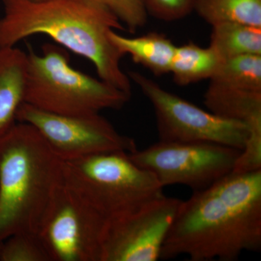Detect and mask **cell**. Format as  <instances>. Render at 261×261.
Segmentation results:
<instances>
[{"instance_id":"1","label":"cell","mask_w":261,"mask_h":261,"mask_svg":"<svg viewBox=\"0 0 261 261\" xmlns=\"http://www.w3.org/2000/svg\"><path fill=\"white\" fill-rule=\"evenodd\" d=\"M261 249V170L231 172L193 192L170 228L161 259L235 261Z\"/></svg>"},{"instance_id":"2","label":"cell","mask_w":261,"mask_h":261,"mask_svg":"<svg viewBox=\"0 0 261 261\" xmlns=\"http://www.w3.org/2000/svg\"><path fill=\"white\" fill-rule=\"evenodd\" d=\"M0 48L13 47L35 34H44L62 47L92 62L98 76L132 96L123 71V55L113 44L111 31L123 30L114 15L93 0H2Z\"/></svg>"},{"instance_id":"3","label":"cell","mask_w":261,"mask_h":261,"mask_svg":"<svg viewBox=\"0 0 261 261\" xmlns=\"http://www.w3.org/2000/svg\"><path fill=\"white\" fill-rule=\"evenodd\" d=\"M61 181L62 160L34 126L16 123L0 142V244L37 232Z\"/></svg>"},{"instance_id":"4","label":"cell","mask_w":261,"mask_h":261,"mask_svg":"<svg viewBox=\"0 0 261 261\" xmlns=\"http://www.w3.org/2000/svg\"><path fill=\"white\" fill-rule=\"evenodd\" d=\"M63 47L44 44L42 54L27 53L24 103L63 116L119 110L130 96L102 80L75 70Z\"/></svg>"},{"instance_id":"5","label":"cell","mask_w":261,"mask_h":261,"mask_svg":"<svg viewBox=\"0 0 261 261\" xmlns=\"http://www.w3.org/2000/svg\"><path fill=\"white\" fill-rule=\"evenodd\" d=\"M62 181L107 220L163 195L153 173L123 151L62 161Z\"/></svg>"},{"instance_id":"6","label":"cell","mask_w":261,"mask_h":261,"mask_svg":"<svg viewBox=\"0 0 261 261\" xmlns=\"http://www.w3.org/2000/svg\"><path fill=\"white\" fill-rule=\"evenodd\" d=\"M128 77L153 108L160 141L207 142L243 149L248 135L245 123L204 111L139 72H130Z\"/></svg>"},{"instance_id":"7","label":"cell","mask_w":261,"mask_h":261,"mask_svg":"<svg viewBox=\"0 0 261 261\" xmlns=\"http://www.w3.org/2000/svg\"><path fill=\"white\" fill-rule=\"evenodd\" d=\"M107 219L61 181L39 229L51 261H101Z\"/></svg>"},{"instance_id":"8","label":"cell","mask_w":261,"mask_h":261,"mask_svg":"<svg viewBox=\"0 0 261 261\" xmlns=\"http://www.w3.org/2000/svg\"><path fill=\"white\" fill-rule=\"evenodd\" d=\"M240 152L218 144L159 140L129 156L136 164L153 173L163 188L184 185L195 192L232 172Z\"/></svg>"},{"instance_id":"9","label":"cell","mask_w":261,"mask_h":261,"mask_svg":"<svg viewBox=\"0 0 261 261\" xmlns=\"http://www.w3.org/2000/svg\"><path fill=\"white\" fill-rule=\"evenodd\" d=\"M17 121L34 126L62 161L117 151L130 153L137 149L133 138L119 133L100 113L63 116L23 102Z\"/></svg>"},{"instance_id":"10","label":"cell","mask_w":261,"mask_h":261,"mask_svg":"<svg viewBox=\"0 0 261 261\" xmlns=\"http://www.w3.org/2000/svg\"><path fill=\"white\" fill-rule=\"evenodd\" d=\"M181 200L160 196L121 216L107 220L101 261H156Z\"/></svg>"},{"instance_id":"11","label":"cell","mask_w":261,"mask_h":261,"mask_svg":"<svg viewBox=\"0 0 261 261\" xmlns=\"http://www.w3.org/2000/svg\"><path fill=\"white\" fill-rule=\"evenodd\" d=\"M27 70V53L15 47L0 48V142L16 124Z\"/></svg>"},{"instance_id":"12","label":"cell","mask_w":261,"mask_h":261,"mask_svg":"<svg viewBox=\"0 0 261 261\" xmlns=\"http://www.w3.org/2000/svg\"><path fill=\"white\" fill-rule=\"evenodd\" d=\"M204 103L216 116L245 123L249 132L261 130V92L210 83L204 96Z\"/></svg>"},{"instance_id":"13","label":"cell","mask_w":261,"mask_h":261,"mask_svg":"<svg viewBox=\"0 0 261 261\" xmlns=\"http://www.w3.org/2000/svg\"><path fill=\"white\" fill-rule=\"evenodd\" d=\"M110 39L123 56L148 69L155 75L170 73L176 46L164 34L150 32L136 37H127L116 31L109 33Z\"/></svg>"},{"instance_id":"14","label":"cell","mask_w":261,"mask_h":261,"mask_svg":"<svg viewBox=\"0 0 261 261\" xmlns=\"http://www.w3.org/2000/svg\"><path fill=\"white\" fill-rule=\"evenodd\" d=\"M209 47L221 61L246 55L261 56V27L238 22L215 24Z\"/></svg>"},{"instance_id":"15","label":"cell","mask_w":261,"mask_h":261,"mask_svg":"<svg viewBox=\"0 0 261 261\" xmlns=\"http://www.w3.org/2000/svg\"><path fill=\"white\" fill-rule=\"evenodd\" d=\"M221 61L212 48L189 42L176 47L170 73L177 85H190L210 80Z\"/></svg>"},{"instance_id":"16","label":"cell","mask_w":261,"mask_h":261,"mask_svg":"<svg viewBox=\"0 0 261 261\" xmlns=\"http://www.w3.org/2000/svg\"><path fill=\"white\" fill-rule=\"evenodd\" d=\"M193 10L211 27L238 22L261 27V0H194Z\"/></svg>"},{"instance_id":"17","label":"cell","mask_w":261,"mask_h":261,"mask_svg":"<svg viewBox=\"0 0 261 261\" xmlns=\"http://www.w3.org/2000/svg\"><path fill=\"white\" fill-rule=\"evenodd\" d=\"M209 80L221 87L261 92V56L246 55L222 61Z\"/></svg>"},{"instance_id":"18","label":"cell","mask_w":261,"mask_h":261,"mask_svg":"<svg viewBox=\"0 0 261 261\" xmlns=\"http://www.w3.org/2000/svg\"><path fill=\"white\" fill-rule=\"evenodd\" d=\"M0 261L51 260L37 232L20 231L0 244Z\"/></svg>"},{"instance_id":"19","label":"cell","mask_w":261,"mask_h":261,"mask_svg":"<svg viewBox=\"0 0 261 261\" xmlns=\"http://www.w3.org/2000/svg\"><path fill=\"white\" fill-rule=\"evenodd\" d=\"M111 11L128 32L135 33L147 21L145 0H93Z\"/></svg>"},{"instance_id":"20","label":"cell","mask_w":261,"mask_h":261,"mask_svg":"<svg viewBox=\"0 0 261 261\" xmlns=\"http://www.w3.org/2000/svg\"><path fill=\"white\" fill-rule=\"evenodd\" d=\"M148 14L164 21L185 18L193 10L194 0H145Z\"/></svg>"},{"instance_id":"21","label":"cell","mask_w":261,"mask_h":261,"mask_svg":"<svg viewBox=\"0 0 261 261\" xmlns=\"http://www.w3.org/2000/svg\"><path fill=\"white\" fill-rule=\"evenodd\" d=\"M32 1H34V2H44V1H47V0H32Z\"/></svg>"}]
</instances>
